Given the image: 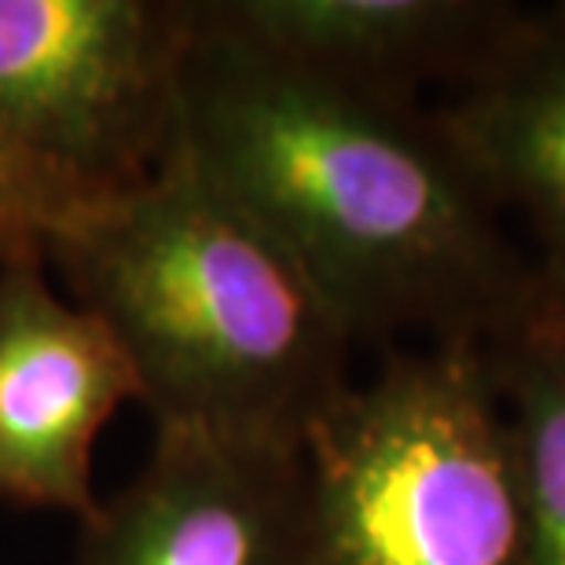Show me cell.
<instances>
[{"instance_id": "obj_4", "label": "cell", "mask_w": 565, "mask_h": 565, "mask_svg": "<svg viewBox=\"0 0 565 565\" xmlns=\"http://www.w3.org/2000/svg\"><path fill=\"white\" fill-rule=\"evenodd\" d=\"M188 4L0 0V140L85 199L143 180L180 126Z\"/></svg>"}, {"instance_id": "obj_10", "label": "cell", "mask_w": 565, "mask_h": 565, "mask_svg": "<svg viewBox=\"0 0 565 565\" xmlns=\"http://www.w3.org/2000/svg\"><path fill=\"white\" fill-rule=\"evenodd\" d=\"M85 202L93 199L77 195L0 140V265L19 254H44L52 235Z\"/></svg>"}, {"instance_id": "obj_7", "label": "cell", "mask_w": 565, "mask_h": 565, "mask_svg": "<svg viewBox=\"0 0 565 565\" xmlns=\"http://www.w3.org/2000/svg\"><path fill=\"white\" fill-rule=\"evenodd\" d=\"M434 115L492 206L533 235L540 276L565 294V4L518 11Z\"/></svg>"}, {"instance_id": "obj_1", "label": "cell", "mask_w": 565, "mask_h": 565, "mask_svg": "<svg viewBox=\"0 0 565 565\" xmlns=\"http://www.w3.org/2000/svg\"><path fill=\"white\" fill-rule=\"evenodd\" d=\"M177 140L309 279L349 342H473L511 327L540 268L437 115L290 66L188 4Z\"/></svg>"}, {"instance_id": "obj_8", "label": "cell", "mask_w": 565, "mask_h": 565, "mask_svg": "<svg viewBox=\"0 0 565 565\" xmlns=\"http://www.w3.org/2000/svg\"><path fill=\"white\" fill-rule=\"evenodd\" d=\"M206 26L364 93L419 99L462 82L522 8L489 0H206Z\"/></svg>"}, {"instance_id": "obj_6", "label": "cell", "mask_w": 565, "mask_h": 565, "mask_svg": "<svg viewBox=\"0 0 565 565\" xmlns=\"http://www.w3.org/2000/svg\"><path fill=\"white\" fill-rule=\"evenodd\" d=\"M77 565H309L301 445L154 429L143 470L82 525Z\"/></svg>"}, {"instance_id": "obj_3", "label": "cell", "mask_w": 565, "mask_h": 565, "mask_svg": "<svg viewBox=\"0 0 565 565\" xmlns=\"http://www.w3.org/2000/svg\"><path fill=\"white\" fill-rule=\"evenodd\" d=\"M309 565H533L481 345L390 349L301 437Z\"/></svg>"}, {"instance_id": "obj_9", "label": "cell", "mask_w": 565, "mask_h": 565, "mask_svg": "<svg viewBox=\"0 0 565 565\" xmlns=\"http://www.w3.org/2000/svg\"><path fill=\"white\" fill-rule=\"evenodd\" d=\"M481 353L511 429L533 565H565V294L540 279Z\"/></svg>"}, {"instance_id": "obj_2", "label": "cell", "mask_w": 565, "mask_h": 565, "mask_svg": "<svg viewBox=\"0 0 565 565\" xmlns=\"http://www.w3.org/2000/svg\"><path fill=\"white\" fill-rule=\"evenodd\" d=\"M44 257L121 345L154 429L301 445L349 386V334L180 140L85 202Z\"/></svg>"}, {"instance_id": "obj_5", "label": "cell", "mask_w": 565, "mask_h": 565, "mask_svg": "<svg viewBox=\"0 0 565 565\" xmlns=\"http://www.w3.org/2000/svg\"><path fill=\"white\" fill-rule=\"evenodd\" d=\"M137 401L121 345L49 282L41 250L0 265V500L93 522V451Z\"/></svg>"}]
</instances>
